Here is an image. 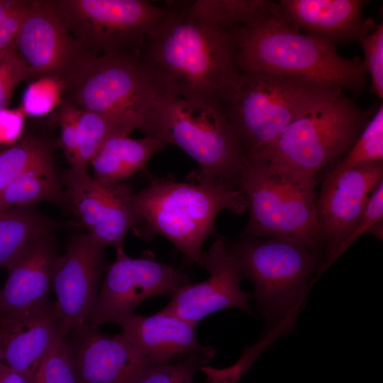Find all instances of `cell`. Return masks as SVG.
Here are the masks:
<instances>
[{"instance_id":"obj_10","label":"cell","mask_w":383,"mask_h":383,"mask_svg":"<svg viewBox=\"0 0 383 383\" xmlns=\"http://www.w3.org/2000/svg\"><path fill=\"white\" fill-rule=\"evenodd\" d=\"M84 52L140 55L170 7L143 0H52Z\"/></svg>"},{"instance_id":"obj_28","label":"cell","mask_w":383,"mask_h":383,"mask_svg":"<svg viewBox=\"0 0 383 383\" xmlns=\"http://www.w3.org/2000/svg\"><path fill=\"white\" fill-rule=\"evenodd\" d=\"M383 162V105L379 104L358 138L328 174L370 163Z\"/></svg>"},{"instance_id":"obj_16","label":"cell","mask_w":383,"mask_h":383,"mask_svg":"<svg viewBox=\"0 0 383 383\" xmlns=\"http://www.w3.org/2000/svg\"><path fill=\"white\" fill-rule=\"evenodd\" d=\"M33 79H61L85 52L71 35L52 0H29L15 39Z\"/></svg>"},{"instance_id":"obj_32","label":"cell","mask_w":383,"mask_h":383,"mask_svg":"<svg viewBox=\"0 0 383 383\" xmlns=\"http://www.w3.org/2000/svg\"><path fill=\"white\" fill-rule=\"evenodd\" d=\"M29 79L30 70L14 42L0 55V109L7 107L16 86Z\"/></svg>"},{"instance_id":"obj_21","label":"cell","mask_w":383,"mask_h":383,"mask_svg":"<svg viewBox=\"0 0 383 383\" xmlns=\"http://www.w3.org/2000/svg\"><path fill=\"white\" fill-rule=\"evenodd\" d=\"M167 145L155 138H131L116 135L109 138L90 162L95 179L106 184L123 182L143 170L150 159Z\"/></svg>"},{"instance_id":"obj_27","label":"cell","mask_w":383,"mask_h":383,"mask_svg":"<svg viewBox=\"0 0 383 383\" xmlns=\"http://www.w3.org/2000/svg\"><path fill=\"white\" fill-rule=\"evenodd\" d=\"M79 145L70 167L88 169V165L104 143L116 135H129V127L108 117L78 109Z\"/></svg>"},{"instance_id":"obj_24","label":"cell","mask_w":383,"mask_h":383,"mask_svg":"<svg viewBox=\"0 0 383 383\" xmlns=\"http://www.w3.org/2000/svg\"><path fill=\"white\" fill-rule=\"evenodd\" d=\"M49 201L72 211L54 165L31 170L13 181L0 192V213L18 206H33Z\"/></svg>"},{"instance_id":"obj_1","label":"cell","mask_w":383,"mask_h":383,"mask_svg":"<svg viewBox=\"0 0 383 383\" xmlns=\"http://www.w3.org/2000/svg\"><path fill=\"white\" fill-rule=\"evenodd\" d=\"M167 5V15L140 50L143 67L167 96L223 112L240 74L231 30L192 17L187 1Z\"/></svg>"},{"instance_id":"obj_35","label":"cell","mask_w":383,"mask_h":383,"mask_svg":"<svg viewBox=\"0 0 383 383\" xmlns=\"http://www.w3.org/2000/svg\"><path fill=\"white\" fill-rule=\"evenodd\" d=\"M383 221V182L373 191L357 223L338 252L340 257L362 235L367 234L377 223Z\"/></svg>"},{"instance_id":"obj_4","label":"cell","mask_w":383,"mask_h":383,"mask_svg":"<svg viewBox=\"0 0 383 383\" xmlns=\"http://www.w3.org/2000/svg\"><path fill=\"white\" fill-rule=\"evenodd\" d=\"M231 244L243 278L252 283L256 309L265 321L264 337L252 347L260 355L295 328L309 281L319 274L323 259L301 243L285 238L241 236Z\"/></svg>"},{"instance_id":"obj_9","label":"cell","mask_w":383,"mask_h":383,"mask_svg":"<svg viewBox=\"0 0 383 383\" xmlns=\"http://www.w3.org/2000/svg\"><path fill=\"white\" fill-rule=\"evenodd\" d=\"M152 138L177 146L193 158L200 167L193 178L240 189L247 158L223 111L169 96L162 105Z\"/></svg>"},{"instance_id":"obj_20","label":"cell","mask_w":383,"mask_h":383,"mask_svg":"<svg viewBox=\"0 0 383 383\" xmlns=\"http://www.w3.org/2000/svg\"><path fill=\"white\" fill-rule=\"evenodd\" d=\"M121 327L124 337L153 364L170 362L209 348L198 343L196 325L160 311L133 314Z\"/></svg>"},{"instance_id":"obj_34","label":"cell","mask_w":383,"mask_h":383,"mask_svg":"<svg viewBox=\"0 0 383 383\" xmlns=\"http://www.w3.org/2000/svg\"><path fill=\"white\" fill-rule=\"evenodd\" d=\"M29 0H0V55L13 43Z\"/></svg>"},{"instance_id":"obj_31","label":"cell","mask_w":383,"mask_h":383,"mask_svg":"<svg viewBox=\"0 0 383 383\" xmlns=\"http://www.w3.org/2000/svg\"><path fill=\"white\" fill-rule=\"evenodd\" d=\"M32 383H77L64 337L59 336L52 344L35 371Z\"/></svg>"},{"instance_id":"obj_11","label":"cell","mask_w":383,"mask_h":383,"mask_svg":"<svg viewBox=\"0 0 383 383\" xmlns=\"http://www.w3.org/2000/svg\"><path fill=\"white\" fill-rule=\"evenodd\" d=\"M115 250V260L105 272L94 309L87 323L98 326L111 323L121 326L145 300L160 295L172 296L190 283L184 272L157 261L151 251L136 258L127 255L123 246Z\"/></svg>"},{"instance_id":"obj_12","label":"cell","mask_w":383,"mask_h":383,"mask_svg":"<svg viewBox=\"0 0 383 383\" xmlns=\"http://www.w3.org/2000/svg\"><path fill=\"white\" fill-rule=\"evenodd\" d=\"M106 245L89 234L74 237L65 252L57 255L52 272V289L59 333L65 337L87 323L98 296L100 282L109 265Z\"/></svg>"},{"instance_id":"obj_22","label":"cell","mask_w":383,"mask_h":383,"mask_svg":"<svg viewBox=\"0 0 383 383\" xmlns=\"http://www.w3.org/2000/svg\"><path fill=\"white\" fill-rule=\"evenodd\" d=\"M61 181L72 211L88 231L104 220L128 190L131 185L103 183L93 178L88 169L70 167L61 174Z\"/></svg>"},{"instance_id":"obj_30","label":"cell","mask_w":383,"mask_h":383,"mask_svg":"<svg viewBox=\"0 0 383 383\" xmlns=\"http://www.w3.org/2000/svg\"><path fill=\"white\" fill-rule=\"evenodd\" d=\"M62 98L63 84L60 79L40 77L31 82L26 89L21 108L25 115L43 116L60 106Z\"/></svg>"},{"instance_id":"obj_2","label":"cell","mask_w":383,"mask_h":383,"mask_svg":"<svg viewBox=\"0 0 383 383\" xmlns=\"http://www.w3.org/2000/svg\"><path fill=\"white\" fill-rule=\"evenodd\" d=\"M240 72L299 77L360 94L368 75L363 60L340 55L337 47L299 31L277 10L250 24L231 30Z\"/></svg>"},{"instance_id":"obj_5","label":"cell","mask_w":383,"mask_h":383,"mask_svg":"<svg viewBox=\"0 0 383 383\" xmlns=\"http://www.w3.org/2000/svg\"><path fill=\"white\" fill-rule=\"evenodd\" d=\"M62 101L110 117L152 137L165 99L139 55L84 52L60 79Z\"/></svg>"},{"instance_id":"obj_3","label":"cell","mask_w":383,"mask_h":383,"mask_svg":"<svg viewBox=\"0 0 383 383\" xmlns=\"http://www.w3.org/2000/svg\"><path fill=\"white\" fill-rule=\"evenodd\" d=\"M134 204L141 218L138 236L156 234L168 239L191 264L204 265L202 246L211 233L218 214L228 210L236 214L247 211L240 189L221 182L193 178L192 182L174 177L152 180L134 194Z\"/></svg>"},{"instance_id":"obj_36","label":"cell","mask_w":383,"mask_h":383,"mask_svg":"<svg viewBox=\"0 0 383 383\" xmlns=\"http://www.w3.org/2000/svg\"><path fill=\"white\" fill-rule=\"evenodd\" d=\"M59 121L61 128V145L71 165L75 157L79 145L78 109L62 101Z\"/></svg>"},{"instance_id":"obj_17","label":"cell","mask_w":383,"mask_h":383,"mask_svg":"<svg viewBox=\"0 0 383 383\" xmlns=\"http://www.w3.org/2000/svg\"><path fill=\"white\" fill-rule=\"evenodd\" d=\"M53 232L37 238L6 268L0 289V317H18L48 308L57 256Z\"/></svg>"},{"instance_id":"obj_37","label":"cell","mask_w":383,"mask_h":383,"mask_svg":"<svg viewBox=\"0 0 383 383\" xmlns=\"http://www.w3.org/2000/svg\"><path fill=\"white\" fill-rule=\"evenodd\" d=\"M25 113L22 109H0V143L10 144L20 138Z\"/></svg>"},{"instance_id":"obj_38","label":"cell","mask_w":383,"mask_h":383,"mask_svg":"<svg viewBox=\"0 0 383 383\" xmlns=\"http://www.w3.org/2000/svg\"><path fill=\"white\" fill-rule=\"evenodd\" d=\"M0 383H32L21 372L15 371L0 361Z\"/></svg>"},{"instance_id":"obj_40","label":"cell","mask_w":383,"mask_h":383,"mask_svg":"<svg viewBox=\"0 0 383 383\" xmlns=\"http://www.w3.org/2000/svg\"><path fill=\"white\" fill-rule=\"evenodd\" d=\"M1 330L0 326V350H1Z\"/></svg>"},{"instance_id":"obj_15","label":"cell","mask_w":383,"mask_h":383,"mask_svg":"<svg viewBox=\"0 0 383 383\" xmlns=\"http://www.w3.org/2000/svg\"><path fill=\"white\" fill-rule=\"evenodd\" d=\"M77 383H137L152 365L122 333L85 323L65 337Z\"/></svg>"},{"instance_id":"obj_26","label":"cell","mask_w":383,"mask_h":383,"mask_svg":"<svg viewBox=\"0 0 383 383\" xmlns=\"http://www.w3.org/2000/svg\"><path fill=\"white\" fill-rule=\"evenodd\" d=\"M54 165V145L48 140L27 136L0 151V192L24 173Z\"/></svg>"},{"instance_id":"obj_7","label":"cell","mask_w":383,"mask_h":383,"mask_svg":"<svg viewBox=\"0 0 383 383\" xmlns=\"http://www.w3.org/2000/svg\"><path fill=\"white\" fill-rule=\"evenodd\" d=\"M315 178L260 158H247L240 188L249 212L243 237L279 238L323 249Z\"/></svg>"},{"instance_id":"obj_25","label":"cell","mask_w":383,"mask_h":383,"mask_svg":"<svg viewBox=\"0 0 383 383\" xmlns=\"http://www.w3.org/2000/svg\"><path fill=\"white\" fill-rule=\"evenodd\" d=\"M275 4L267 0H196L187 1V9L196 19L231 30L271 13Z\"/></svg>"},{"instance_id":"obj_18","label":"cell","mask_w":383,"mask_h":383,"mask_svg":"<svg viewBox=\"0 0 383 383\" xmlns=\"http://www.w3.org/2000/svg\"><path fill=\"white\" fill-rule=\"evenodd\" d=\"M364 0H281L279 17L294 28L335 47L358 41L377 27L363 16Z\"/></svg>"},{"instance_id":"obj_13","label":"cell","mask_w":383,"mask_h":383,"mask_svg":"<svg viewBox=\"0 0 383 383\" xmlns=\"http://www.w3.org/2000/svg\"><path fill=\"white\" fill-rule=\"evenodd\" d=\"M383 182V162L328 174L316 201L325 258L319 274L338 258V252L359 219L373 191Z\"/></svg>"},{"instance_id":"obj_33","label":"cell","mask_w":383,"mask_h":383,"mask_svg":"<svg viewBox=\"0 0 383 383\" xmlns=\"http://www.w3.org/2000/svg\"><path fill=\"white\" fill-rule=\"evenodd\" d=\"M363 51L364 65L370 79V92L383 98V24H377L370 34L357 41Z\"/></svg>"},{"instance_id":"obj_14","label":"cell","mask_w":383,"mask_h":383,"mask_svg":"<svg viewBox=\"0 0 383 383\" xmlns=\"http://www.w3.org/2000/svg\"><path fill=\"white\" fill-rule=\"evenodd\" d=\"M203 268L209 277L179 288L160 312L196 326L206 316L224 309L236 308L252 314L249 304L252 295L240 288L243 276L231 242L216 238L205 252Z\"/></svg>"},{"instance_id":"obj_39","label":"cell","mask_w":383,"mask_h":383,"mask_svg":"<svg viewBox=\"0 0 383 383\" xmlns=\"http://www.w3.org/2000/svg\"><path fill=\"white\" fill-rule=\"evenodd\" d=\"M367 234H370L376 238L382 240L383 238V221L377 223L372 226Z\"/></svg>"},{"instance_id":"obj_19","label":"cell","mask_w":383,"mask_h":383,"mask_svg":"<svg viewBox=\"0 0 383 383\" xmlns=\"http://www.w3.org/2000/svg\"><path fill=\"white\" fill-rule=\"evenodd\" d=\"M0 361L31 382L41 361L60 336L55 303L39 312L0 317Z\"/></svg>"},{"instance_id":"obj_6","label":"cell","mask_w":383,"mask_h":383,"mask_svg":"<svg viewBox=\"0 0 383 383\" xmlns=\"http://www.w3.org/2000/svg\"><path fill=\"white\" fill-rule=\"evenodd\" d=\"M342 93L338 87L303 78L240 72L223 113L248 158L291 123Z\"/></svg>"},{"instance_id":"obj_8","label":"cell","mask_w":383,"mask_h":383,"mask_svg":"<svg viewBox=\"0 0 383 383\" xmlns=\"http://www.w3.org/2000/svg\"><path fill=\"white\" fill-rule=\"evenodd\" d=\"M379 104L363 109L342 93L291 123L248 158L265 160L315 178L350 149Z\"/></svg>"},{"instance_id":"obj_23","label":"cell","mask_w":383,"mask_h":383,"mask_svg":"<svg viewBox=\"0 0 383 383\" xmlns=\"http://www.w3.org/2000/svg\"><path fill=\"white\" fill-rule=\"evenodd\" d=\"M59 224L33 206H18L0 213V268H7L39 237Z\"/></svg>"},{"instance_id":"obj_29","label":"cell","mask_w":383,"mask_h":383,"mask_svg":"<svg viewBox=\"0 0 383 383\" xmlns=\"http://www.w3.org/2000/svg\"><path fill=\"white\" fill-rule=\"evenodd\" d=\"M213 347L191 354L177 362L152 365L137 383H194L196 372L213 357Z\"/></svg>"}]
</instances>
